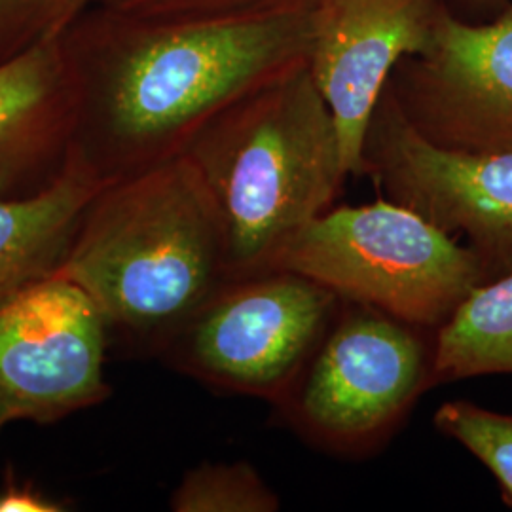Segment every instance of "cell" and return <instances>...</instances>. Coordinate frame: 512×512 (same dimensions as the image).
I'll use <instances>...</instances> for the list:
<instances>
[{"mask_svg": "<svg viewBox=\"0 0 512 512\" xmlns=\"http://www.w3.org/2000/svg\"><path fill=\"white\" fill-rule=\"evenodd\" d=\"M78 88L69 150L105 179L183 154L217 114L308 61L306 0L202 18L90 8L65 35Z\"/></svg>", "mask_w": 512, "mask_h": 512, "instance_id": "6da1fadb", "label": "cell"}, {"mask_svg": "<svg viewBox=\"0 0 512 512\" xmlns=\"http://www.w3.org/2000/svg\"><path fill=\"white\" fill-rule=\"evenodd\" d=\"M95 302L109 332L158 355L230 279L219 205L179 154L110 179L55 272Z\"/></svg>", "mask_w": 512, "mask_h": 512, "instance_id": "7a4b0ae2", "label": "cell"}, {"mask_svg": "<svg viewBox=\"0 0 512 512\" xmlns=\"http://www.w3.org/2000/svg\"><path fill=\"white\" fill-rule=\"evenodd\" d=\"M183 154L219 205L230 279L266 272L279 245L329 211L349 177L308 61L222 110Z\"/></svg>", "mask_w": 512, "mask_h": 512, "instance_id": "3957f363", "label": "cell"}, {"mask_svg": "<svg viewBox=\"0 0 512 512\" xmlns=\"http://www.w3.org/2000/svg\"><path fill=\"white\" fill-rule=\"evenodd\" d=\"M304 275L342 300L435 330L486 281L478 256L412 209L332 205L275 251L266 272Z\"/></svg>", "mask_w": 512, "mask_h": 512, "instance_id": "277c9868", "label": "cell"}, {"mask_svg": "<svg viewBox=\"0 0 512 512\" xmlns=\"http://www.w3.org/2000/svg\"><path fill=\"white\" fill-rule=\"evenodd\" d=\"M433 332L340 298L329 330L275 416L338 458L378 454L431 389Z\"/></svg>", "mask_w": 512, "mask_h": 512, "instance_id": "5b68a950", "label": "cell"}, {"mask_svg": "<svg viewBox=\"0 0 512 512\" xmlns=\"http://www.w3.org/2000/svg\"><path fill=\"white\" fill-rule=\"evenodd\" d=\"M340 308V296L304 275L270 270L228 279L158 353L211 389L275 406Z\"/></svg>", "mask_w": 512, "mask_h": 512, "instance_id": "8992f818", "label": "cell"}, {"mask_svg": "<svg viewBox=\"0 0 512 512\" xmlns=\"http://www.w3.org/2000/svg\"><path fill=\"white\" fill-rule=\"evenodd\" d=\"M363 175L378 194L463 238L486 281L512 272V150L459 152L423 139L389 88L372 112Z\"/></svg>", "mask_w": 512, "mask_h": 512, "instance_id": "52a82bcc", "label": "cell"}, {"mask_svg": "<svg viewBox=\"0 0 512 512\" xmlns=\"http://www.w3.org/2000/svg\"><path fill=\"white\" fill-rule=\"evenodd\" d=\"M109 327L73 281L50 275L0 304V423H54L109 399Z\"/></svg>", "mask_w": 512, "mask_h": 512, "instance_id": "ba28073f", "label": "cell"}, {"mask_svg": "<svg viewBox=\"0 0 512 512\" xmlns=\"http://www.w3.org/2000/svg\"><path fill=\"white\" fill-rule=\"evenodd\" d=\"M387 88L404 120L437 147L512 150V0L490 21L450 6L429 46L403 59Z\"/></svg>", "mask_w": 512, "mask_h": 512, "instance_id": "9c48e42d", "label": "cell"}, {"mask_svg": "<svg viewBox=\"0 0 512 512\" xmlns=\"http://www.w3.org/2000/svg\"><path fill=\"white\" fill-rule=\"evenodd\" d=\"M308 67L342 141L349 175H363L372 112L397 65L423 52L448 0H306Z\"/></svg>", "mask_w": 512, "mask_h": 512, "instance_id": "30bf717a", "label": "cell"}, {"mask_svg": "<svg viewBox=\"0 0 512 512\" xmlns=\"http://www.w3.org/2000/svg\"><path fill=\"white\" fill-rule=\"evenodd\" d=\"M78 88L65 35L0 65V194L57 171L73 139Z\"/></svg>", "mask_w": 512, "mask_h": 512, "instance_id": "8fae6325", "label": "cell"}, {"mask_svg": "<svg viewBox=\"0 0 512 512\" xmlns=\"http://www.w3.org/2000/svg\"><path fill=\"white\" fill-rule=\"evenodd\" d=\"M109 181L67 150L50 181L31 192L0 194V304L59 270Z\"/></svg>", "mask_w": 512, "mask_h": 512, "instance_id": "7c38bea8", "label": "cell"}, {"mask_svg": "<svg viewBox=\"0 0 512 512\" xmlns=\"http://www.w3.org/2000/svg\"><path fill=\"white\" fill-rule=\"evenodd\" d=\"M512 374V272L480 283L433 332L431 387Z\"/></svg>", "mask_w": 512, "mask_h": 512, "instance_id": "4fadbf2b", "label": "cell"}, {"mask_svg": "<svg viewBox=\"0 0 512 512\" xmlns=\"http://www.w3.org/2000/svg\"><path fill=\"white\" fill-rule=\"evenodd\" d=\"M169 507L175 512H275L281 499L249 461H205L184 473Z\"/></svg>", "mask_w": 512, "mask_h": 512, "instance_id": "5bb4252c", "label": "cell"}, {"mask_svg": "<svg viewBox=\"0 0 512 512\" xmlns=\"http://www.w3.org/2000/svg\"><path fill=\"white\" fill-rule=\"evenodd\" d=\"M433 425L494 475L503 503L512 509V414L458 399L440 404Z\"/></svg>", "mask_w": 512, "mask_h": 512, "instance_id": "9a60e30c", "label": "cell"}, {"mask_svg": "<svg viewBox=\"0 0 512 512\" xmlns=\"http://www.w3.org/2000/svg\"><path fill=\"white\" fill-rule=\"evenodd\" d=\"M93 0H0V65L67 35Z\"/></svg>", "mask_w": 512, "mask_h": 512, "instance_id": "2e32d148", "label": "cell"}, {"mask_svg": "<svg viewBox=\"0 0 512 512\" xmlns=\"http://www.w3.org/2000/svg\"><path fill=\"white\" fill-rule=\"evenodd\" d=\"M268 0H93L92 8L135 19L202 18L253 8Z\"/></svg>", "mask_w": 512, "mask_h": 512, "instance_id": "e0dca14e", "label": "cell"}, {"mask_svg": "<svg viewBox=\"0 0 512 512\" xmlns=\"http://www.w3.org/2000/svg\"><path fill=\"white\" fill-rule=\"evenodd\" d=\"M61 501L37 490L29 480H18L12 475L6 476V482L0 490V512H63Z\"/></svg>", "mask_w": 512, "mask_h": 512, "instance_id": "ac0fdd59", "label": "cell"}, {"mask_svg": "<svg viewBox=\"0 0 512 512\" xmlns=\"http://www.w3.org/2000/svg\"><path fill=\"white\" fill-rule=\"evenodd\" d=\"M509 2L511 0H461V4L467 10L476 12L478 16H490V18L501 14L509 6Z\"/></svg>", "mask_w": 512, "mask_h": 512, "instance_id": "d6986e66", "label": "cell"}, {"mask_svg": "<svg viewBox=\"0 0 512 512\" xmlns=\"http://www.w3.org/2000/svg\"><path fill=\"white\" fill-rule=\"evenodd\" d=\"M2 429H4V425H2V423H0V431H2Z\"/></svg>", "mask_w": 512, "mask_h": 512, "instance_id": "ffe728a7", "label": "cell"}]
</instances>
